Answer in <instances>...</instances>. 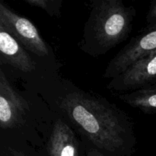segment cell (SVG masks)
I'll return each mask as SVG.
<instances>
[{
  "mask_svg": "<svg viewBox=\"0 0 156 156\" xmlns=\"http://www.w3.org/2000/svg\"><path fill=\"white\" fill-rule=\"evenodd\" d=\"M60 108L98 147L116 152L127 143L130 136L127 118L105 99L76 91L62 99Z\"/></svg>",
  "mask_w": 156,
  "mask_h": 156,
  "instance_id": "obj_1",
  "label": "cell"
},
{
  "mask_svg": "<svg viewBox=\"0 0 156 156\" xmlns=\"http://www.w3.org/2000/svg\"><path fill=\"white\" fill-rule=\"evenodd\" d=\"M135 15L133 6H126L120 0L93 1L81 50L92 56L105 55L128 37Z\"/></svg>",
  "mask_w": 156,
  "mask_h": 156,
  "instance_id": "obj_2",
  "label": "cell"
},
{
  "mask_svg": "<svg viewBox=\"0 0 156 156\" xmlns=\"http://www.w3.org/2000/svg\"><path fill=\"white\" fill-rule=\"evenodd\" d=\"M0 25L24 49L40 57L48 55V47L34 24L11 10L2 2L0 3Z\"/></svg>",
  "mask_w": 156,
  "mask_h": 156,
  "instance_id": "obj_3",
  "label": "cell"
},
{
  "mask_svg": "<svg viewBox=\"0 0 156 156\" xmlns=\"http://www.w3.org/2000/svg\"><path fill=\"white\" fill-rule=\"evenodd\" d=\"M156 50V24L148 26L143 33L133 38L111 61L104 77L113 79L134 63Z\"/></svg>",
  "mask_w": 156,
  "mask_h": 156,
  "instance_id": "obj_4",
  "label": "cell"
},
{
  "mask_svg": "<svg viewBox=\"0 0 156 156\" xmlns=\"http://www.w3.org/2000/svg\"><path fill=\"white\" fill-rule=\"evenodd\" d=\"M29 105L27 101L12 87L0 70V127L15 129L26 121Z\"/></svg>",
  "mask_w": 156,
  "mask_h": 156,
  "instance_id": "obj_5",
  "label": "cell"
},
{
  "mask_svg": "<svg viewBox=\"0 0 156 156\" xmlns=\"http://www.w3.org/2000/svg\"><path fill=\"white\" fill-rule=\"evenodd\" d=\"M156 82V50L137 61L113 79L108 88L116 91H135Z\"/></svg>",
  "mask_w": 156,
  "mask_h": 156,
  "instance_id": "obj_6",
  "label": "cell"
},
{
  "mask_svg": "<svg viewBox=\"0 0 156 156\" xmlns=\"http://www.w3.org/2000/svg\"><path fill=\"white\" fill-rule=\"evenodd\" d=\"M0 51L2 63L9 64L24 73H31L35 63L25 49L0 25Z\"/></svg>",
  "mask_w": 156,
  "mask_h": 156,
  "instance_id": "obj_7",
  "label": "cell"
},
{
  "mask_svg": "<svg viewBox=\"0 0 156 156\" xmlns=\"http://www.w3.org/2000/svg\"><path fill=\"white\" fill-rule=\"evenodd\" d=\"M50 156H79V142L71 128L58 119L48 141Z\"/></svg>",
  "mask_w": 156,
  "mask_h": 156,
  "instance_id": "obj_8",
  "label": "cell"
},
{
  "mask_svg": "<svg viewBox=\"0 0 156 156\" xmlns=\"http://www.w3.org/2000/svg\"><path fill=\"white\" fill-rule=\"evenodd\" d=\"M122 101L145 113L156 112V84L120 95Z\"/></svg>",
  "mask_w": 156,
  "mask_h": 156,
  "instance_id": "obj_9",
  "label": "cell"
},
{
  "mask_svg": "<svg viewBox=\"0 0 156 156\" xmlns=\"http://www.w3.org/2000/svg\"><path fill=\"white\" fill-rule=\"evenodd\" d=\"M24 2L33 7L43 9L52 17L60 15L62 0H24Z\"/></svg>",
  "mask_w": 156,
  "mask_h": 156,
  "instance_id": "obj_10",
  "label": "cell"
},
{
  "mask_svg": "<svg viewBox=\"0 0 156 156\" xmlns=\"http://www.w3.org/2000/svg\"><path fill=\"white\" fill-rule=\"evenodd\" d=\"M148 26H152L156 24V1H153L151 3L149 13L146 17Z\"/></svg>",
  "mask_w": 156,
  "mask_h": 156,
  "instance_id": "obj_11",
  "label": "cell"
}]
</instances>
